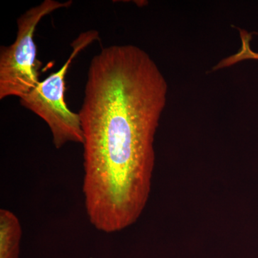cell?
<instances>
[{
	"mask_svg": "<svg viewBox=\"0 0 258 258\" xmlns=\"http://www.w3.org/2000/svg\"><path fill=\"white\" fill-rule=\"evenodd\" d=\"M73 2L45 0L27 10L18 19V33L10 46L0 49V99L19 98L37 86L41 62L37 59L34 35L42 18L55 10L68 8Z\"/></svg>",
	"mask_w": 258,
	"mask_h": 258,
	"instance_id": "3",
	"label": "cell"
},
{
	"mask_svg": "<svg viewBox=\"0 0 258 258\" xmlns=\"http://www.w3.org/2000/svg\"><path fill=\"white\" fill-rule=\"evenodd\" d=\"M22 227L13 212L0 210V258H20Z\"/></svg>",
	"mask_w": 258,
	"mask_h": 258,
	"instance_id": "4",
	"label": "cell"
},
{
	"mask_svg": "<svg viewBox=\"0 0 258 258\" xmlns=\"http://www.w3.org/2000/svg\"><path fill=\"white\" fill-rule=\"evenodd\" d=\"M241 38H242V47L235 55L230 56L228 58L225 59L220 62L215 69H221L225 67H229L232 64L243 60L244 59H257L258 53L252 51L249 47V37L246 32L242 31L240 32Z\"/></svg>",
	"mask_w": 258,
	"mask_h": 258,
	"instance_id": "5",
	"label": "cell"
},
{
	"mask_svg": "<svg viewBox=\"0 0 258 258\" xmlns=\"http://www.w3.org/2000/svg\"><path fill=\"white\" fill-rule=\"evenodd\" d=\"M98 39V32L95 30L82 32L71 44L74 50L62 68L20 98L22 106L45 120L50 129L56 149H61L69 142L83 144L79 113L71 111L64 101V79L75 57Z\"/></svg>",
	"mask_w": 258,
	"mask_h": 258,
	"instance_id": "2",
	"label": "cell"
},
{
	"mask_svg": "<svg viewBox=\"0 0 258 258\" xmlns=\"http://www.w3.org/2000/svg\"><path fill=\"white\" fill-rule=\"evenodd\" d=\"M167 91L164 75L140 47H103L91 60L79 113L85 208L97 230L120 232L142 215Z\"/></svg>",
	"mask_w": 258,
	"mask_h": 258,
	"instance_id": "1",
	"label": "cell"
}]
</instances>
